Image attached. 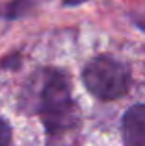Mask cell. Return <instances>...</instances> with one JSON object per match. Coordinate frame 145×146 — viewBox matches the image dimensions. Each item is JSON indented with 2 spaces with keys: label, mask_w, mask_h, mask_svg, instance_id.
<instances>
[{
  "label": "cell",
  "mask_w": 145,
  "mask_h": 146,
  "mask_svg": "<svg viewBox=\"0 0 145 146\" xmlns=\"http://www.w3.org/2000/svg\"><path fill=\"white\" fill-rule=\"evenodd\" d=\"M19 107L43 118L47 146H76L82 117L65 72L58 68L37 72L22 91Z\"/></svg>",
  "instance_id": "6da1fadb"
},
{
  "label": "cell",
  "mask_w": 145,
  "mask_h": 146,
  "mask_svg": "<svg viewBox=\"0 0 145 146\" xmlns=\"http://www.w3.org/2000/svg\"><path fill=\"white\" fill-rule=\"evenodd\" d=\"M82 82L91 96L102 102L119 100L130 85V70L112 56H97L84 67Z\"/></svg>",
  "instance_id": "7a4b0ae2"
},
{
  "label": "cell",
  "mask_w": 145,
  "mask_h": 146,
  "mask_svg": "<svg viewBox=\"0 0 145 146\" xmlns=\"http://www.w3.org/2000/svg\"><path fill=\"white\" fill-rule=\"evenodd\" d=\"M123 146H145V104H134L121 118Z\"/></svg>",
  "instance_id": "3957f363"
},
{
  "label": "cell",
  "mask_w": 145,
  "mask_h": 146,
  "mask_svg": "<svg viewBox=\"0 0 145 146\" xmlns=\"http://www.w3.org/2000/svg\"><path fill=\"white\" fill-rule=\"evenodd\" d=\"M36 4H39V0H13L2 9V15L6 19H9V21H13V19H19L24 13L32 11V7Z\"/></svg>",
  "instance_id": "277c9868"
},
{
  "label": "cell",
  "mask_w": 145,
  "mask_h": 146,
  "mask_svg": "<svg viewBox=\"0 0 145 146\" xmlns=\"http://www.w3.org/2000/svg\"><path fill=\"white\" fill-rule=\"evenodd\" d=\"M11 143V126L6 118H0V146H9Z\"/></svg>",
  "instance_id": "5b68a950"
},
{
  "label": "cell",
  "mask_w": 145,
  "mask_h": 146,
  "mask_svg": "<svg viewBox=\"0 0 145 146\" xmlns=\"http://www.w3.org/2000/svg\"><path fill=\"white\" fill-rule=\"evenodd\" d=\"M84 2H87V0H63L65 6H78V4H84Z\"/></svg>",
  "instance_id": "8992f818"
}]
</instances>
